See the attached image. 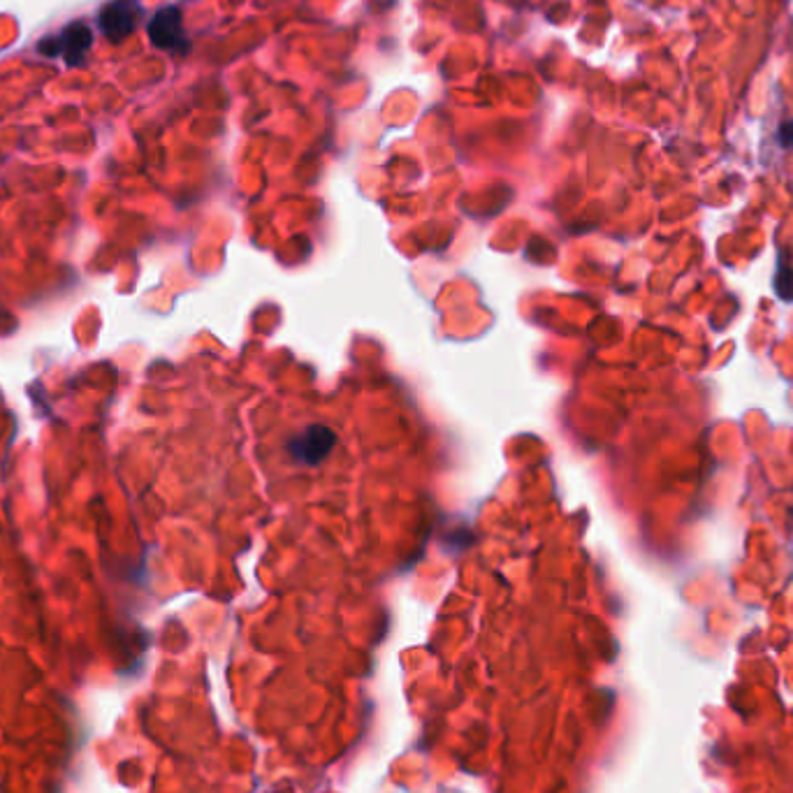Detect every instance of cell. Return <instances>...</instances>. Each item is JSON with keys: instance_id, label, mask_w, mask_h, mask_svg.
Instances as JSON below:
<instances>
[{"instance_id": "obj_3", "label": "cell", "mask_w": 793, "mask_h": 793, "mask_svg": "<svg viewBox=\"0 0 793 793\" xmlns=\"http://www.w3.org/2000/svg\"><path fill=\"white\" fill-rule=\"evenodd\" d=\"M149 38L158 49H165V52H186L188 40L179 7H163V10L156 12V17L149 21Z\"/></svg>"}, {"instance_id": "obj_6", "label": "cell", "mask_w": 793, "mask_h": 793, "mask_svg": "<svg viewBox=\"0 0 793 793\" xmlns=\"http://www.w3.org/2000/svg\"><path fill=\"white\" fill-rule=\"evenodd\" d=\"M777 140H780V144H782L784 149H793V119L787 121V123H782Z\"/></svg>"}, {"instance_id": "obj_4", "label": "cell", "mask_w": 793, "mask_h": 793, "mask_svg": "<svg viewBox=\"0 0 793 793\" xmlns=\"http://www.w3.org/2000/svg\"><path fill=\"white\" fill-rule=\"evenodd\" d=\"M334 443H337V436H334L332 429H327L323 425H314L304 429L302 434H297L295 439L288 443V450L297 462L318 464L320 460H325Z\"/></svg>"}, {"instance_id": "obj_1", "label": "cell", "mask_w": 793, "mask_h": 793, "mask_svg": "<svg viewBox=\"0 0 793 793\" xmlns=\"http://www.w3.org/2000/svg\"><path fill=\"white\" fill-rule=\"evenodd\" d=\"M93 45L91 26L86 21H72L54 35L40 40L38 52L47 58H63L70 68L86 65V54Z\"/></svg>"}, {"instance_id": "obj_2", "label": "cell", "mask_w": 793, "mask_h": 793, "mask_svg": "<svg viewBox=\"0 0 793 793\" xmlns=\"http://www.w3.org/2000/svg\"><path fill=\"white\" fill-rule=\"evenodd\" d=\"M144 17V7L140 0H109L98 12V28L107 40L123 42L128 35L135 33Z\"/></svg>"}, {"instance_id": "obj_5", "label": "cell", "mask_w": 793, "mask_h": 793, "mask_svg": "<svg viewBox=\"0 0 793 793\" xmlns=\"http://www.w3.org/2000/svg\"><path fill=\"white\" fill-rule=\"evenodd\" d=\"M775 293L780 295V300L793 302V267L787 263H780L775 276Z\"/></svg>"}]
</instances>
